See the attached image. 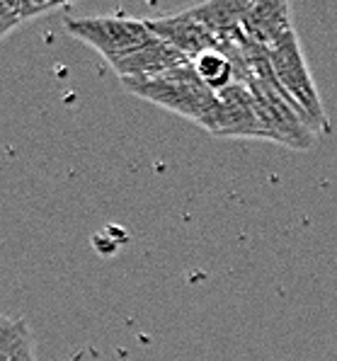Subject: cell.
I'll list each match as a JSON object with an SVG mask.
<instances>
[{
    "label": "cell",
    "mask_w": 337,
    "mask_h": 361,
    "mask_svg": "<svg viewBox=\"0 0 337 361\" xmlns=\"http://www.w3.org/2000/svg\"><path fill=\"white\" fill-rule=\"evenodd\" d=\"M192 63H195L199 78H202V80L207 82L214 92L226 90V87L235 82L233 61H231V56L221 47L212 49V51H207V54H202V56H197Z\"/></svg>",
    "instance_id": "10"
},
{
    "label": "cell",
    "mask_w": 337,
    "mask_h": 361,
    "mask_svg": "<svg viewBox=\"0 0 337 361\" xmlns=\"http://www.w3.org/2000/svg\"><path fill=\"white\" fill-rule=\"evenodd\" d=\"M5 320H8V318H5V315H0V327L5 325Z\"/></svg>",
    "instance_id": "12"
},
{
    "label": "cell",
    "mask_w": 337,
    "mask_h": 361,
    "mask_svg": "<svg viewBox=\"0 0 337 361\" xmlns=\"http://www.w3.org/2000/svg\"><path fill=\"white\" fill-rule=\"evenodd\" d=\"M0 361H37L35 335L25 318H8L0 327Z\"/></svg>",
    "instance_id": "9"
},
{
    "label": "cell",
    "mask_w": 337,
    "mask_h": 361,
    "mask_svg": "<svg viewBox=\"0 0 337 361\" xmlns=\"http://www.w3.org/2000/svg\"><path fill=\"white\" fill-rule=\"evenodd\" d=\"M146 22L153 35L158 39H163V42L173 44V47L185 54L190 61L212 51V49H219L216 37L192 15V10H185V13H180V15H170V18L146 20Z\"/></svg>",
    "instance_id": "5"
},
{
    "label": "cell",
    "mask_w": 337,
    "mask_h": 361,
    "mask_svg": "<svg viewBox=\"0 0 337 361\" xmlns=\"http://www.w3.org/2000/svg\"><path fill=\"white\" fill-rule=\"evenodd\" d=\"M121 82L134 97H141L146 102L168 109V112L185 116V119L195 121L209 133L214 131L219 112V95L199 78L192 61L163 75L131 78V80Z\"/></svg>",
    "instance_id": "1"
},
{
    "label": "cell",
    "mask_w": 337,
    "mask_h": 361,
    "mask_svg": "<svg viewBox=\"0 0 337 361\" xmlns=\"http://www.w3.org/2000/svg\"><path fill=\"white\" fill-rule=\"evenodd\" d=\"M185 54L178 51L173 44L163 42L153 35L151 42L146 47H141L139 51L129 54L126 59H121L119 63H114V73H117L121 80H131V78H156L163 75L168 71L178 68V66L187 63Z\"/></svg>",
    "instance_id": "7"
},
{
    "label": "cell",
    "mask_w": 337,
    "mask_h": 361,
    "mask_svg": "<svg viewBox=\"0 0 337 361\" xmlns=\"http://www.w3.org/2000/svg\"><path fill=\"white\" fill-rule=\"evenodd\" d=\"M56 3H35V0H0V39L18 30L25 22L56 10Z\"/></svg>",
    "instance_id": "11"
},
{
    "label": "cell",
    "mask_w": 337,
    "mask_h": 361,
    "mask_svg": "<svg viewBox=\"0 0 337 361\" xmlns=\"http://www.w3.org/2000/svg\"><path fill=\"white\" fill-rule=\"evenodd\" d=\"M252 0H219L190 8L192 15L216 37L219 47L226 42H235L243 37V18Z\"/></svg>",
    "instance_id": "8"
},
{
    "label": "cell",
    "mask_w": 337,
    "mask_h": 361,
    "mask_svg": "<svg viewBox=\"0 0 337 361\" xmlns=\"http://www.w3.org/2000/svg\"><path fill=\"white\" fill-rule=\"evenodd\" d=\"M219 95V112L212 136L226 138H264L269 141V133L259 119L257 104L252 92L240 82H233Z\"/></svg>",
    "instance_id": "4"
},
{
    "label": "cell",
    "mask_w": 337,
    "mask_h": 361,
    "mask_svg": "<svg viewBox=\"0 0 337 361\" xmlns=\"http://www.w3.org/2000/svg\"><path fill=\"white\" fill-rule=\"evenodd\" d=\"M289 32H294V22H291V5L284 0L250 3L243 18V35L264 49H272Z\"/></svg>",
    "instance_id": "6"
},
{
    "label": "cell",
    "mask_w": 337,
    "mask_h": 361,
    "mask_svg": "<svg viewBox=\"0 0 337 361\" xmlns=\"http://www.w3.org/2000/svg\"><path fill=\"white\" fill-rule=\"evenodd\" d=\"M267 54H269V63H272L274 78H277L279 85L286 90V95L303 109V114L311 121L313 131H316L318 136L330 133L328 114H325L316 80H313L311 68H308L306 56H303L301 39H298L296 30L289 32V35L274 44L272 49H267Z\"/></svg>",
    "instance_id": "2"
},
{
    "label": "cell",
    "mask_w": 337,
    "mask_h": 361,
    "mask_svg": "<svg viewBox=\"0 0 337 361\" xmlns=\"http://www.w3.org/2000/svg\"><path fill=\"white\" fill-rule=\"evenodd\" d=\"M66 32L80 39L107 61L109 66L119 63L129 54L139 51L153 39L146 20L136 18H78L66 20Z\"/></svg>",
    "instance_id": "3"
}]
</instances>
